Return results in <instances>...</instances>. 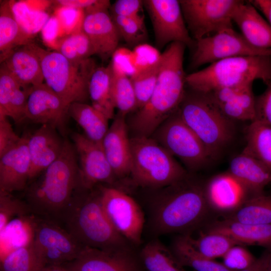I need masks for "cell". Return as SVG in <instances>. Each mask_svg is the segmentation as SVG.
<instances>
[{
  "label": "cell",
  "instance_id": "24",
  "mask_svg": "<svg viewBox=\"0 0 271 271\" xmlns=\"http://www.w3.org/2000/svg\"><path fill=\"white\" fill-rule=\"evenodd\" d=\"M228 172L245 189L249 197L263 194L265 187L271 183V172L243 152L231 159Z\"/></svg>",
  "mask_w": 271,
  "mask_h": 271
},
{
  "label": "cell",
  "instance_id": "38",
  "mask_svg": "<svg viewBox=\"0 0 271 271\" xmlns=\"http://www.w3.org/2000/svg\"><path fill=\"white\" fill-rule=\"evenodd\" d=\"M189 238L200 253L211 259L222 257L231 247L239 245L230 237L217 232L202 233L197 238L189 234Z\"/></svg>",
  "mask_w": 271,
  "mask_h": 271
},
{
  "label": "cell",
  "instance_id": "15",
  "mask_svg": "<svg viewBox=\"0 0 271 271\" xmlns=\"http://www.w3.org/2000/svg\"><path fill=\"white\" fill-rule=\"evenodd\" d=\"M135 247L103 250L84 247L76 258L62 265L70 271H146Z\"/></svg>",
  "mask_w": 271,
  "mask_h": 271
},
{
  "label": "cell",
  "instance_id": "41",
  "mask_svg": "<svg viewBox=\"0 0 271 271\" xmlns=\"http://www.w3.org/2000/svg\"><path fill=\"white\" fill-rule=\"evenodd\" d=\"M111 16L119 37L127 44L134 47L143 44L147 37L143 16L134 17Z\"/></svg>",
  "mask_w": 271,
  "mask_h": 271
},
{
  "label": "cell",
  "instance_id": "5",
  "mask_svg": "<svg viewBox=\"0 0 271 271\" xmlns=\"http://www.w3.org/2000/svg\"><path fill=\"white\" fill-rule=\"evenodd\" d=\"M271 82V56L229 58L186 75V83L194 91L208 93L216 89Z\"/></svg>",
  "mask_w": 271,
  "mask_h": 271
},
{
  "label": "cell",
  "instance_id": "12",
  "mask_svg": "<svg viewBox=\"0 0 271 271\" xmlns=\"http://www.w3.org/2000/svg\"><path fill=\"white\" fill-rule=\"evenodd\" d=\"M97 187L103 209L114 228L132 245H140L146 224L141 207L119 189L103 184Z\"/></svg>",
  "mask_w": 271,
  "mask_h": 271
},
{
  "label": "cell",
  "instance_id": "50",
  "mask_svg": "<svg viewBox=\"0 0 271 271\" xmlns=\"http://www.w3.org/2000/svg\"><path fill=\"white\" fill-rule=\"evenodd\" d=\"M81 9L61 7L56 12V17L60 24L62 30L70 32L74 29L79 21H83Z\"/></svg>",
  "mask_w": 271,
  "mask_h": 271
},
{
  "label": "cell",
  "instance_id": "37",
  "mask_svg": "<svg viewBox=\"0 0 271 271\" xmlns=\"http://www.w3.org/2000/svg\"><path fill=\"white\" fill-rule=\"evenodd\" d=\"M10 4L22 30L31 39L42 31L50 18L44 10L33 7L27 2L10 1Z\"/></svg>",
  "mask_w": 271,
  "mask_h": 271
},
{
  "label": "cell",
  "instance_id": "29",
  "mask_svg": "<svg viewBox=\"0 0 271 271\" xmlns=\"http://www.w3.org/2000/svg\"><path fill=\"white\" fill-rule=\"evenodd\" d=\"M112 71L110 63L106 67H95L89 81V98L91 105L108 119L114 117L115 108L111 92Z\"/></svg>",
  "mask_w": 271,
  "mask_h": 271
},
{
  "label": "cell",
  "instance_id": "51",
  "mask_svg": "<svg viewBox=\"0 0 271 271\" xmlns=\"http://www.w3.org/2000/svg\"><path fill=\"white\" fill-rule=\"evenodd\" d=\"M61 30L60 24L56 16L50 17L41 31L44 40L49 44L54 43Z\"/></svg>",
  "mask_w": 271,
  "mask_h": 271
},
{
  "label": "cell",
  "instance_id": "42",
  "mask_svg": "<svg viewBox=\"0 0 271 271\" xmlns=\"http://www.w3.org/2000/svg\"><path fill=\"white\" fill-rule=\"evenodd\" d=\"M160 63L161 61L156 66L138 72L130 78L136 97V109L144 107L150 100L157 81Z\"/></svg>",
  "mask_w": 271,
  "mask_h": 271
},
{
  "label": "cell",
  "instance_id": "18",
  "mask_svg": "<svg viewBox=\"0 0 271 271\" xmlns=\"http://www.w3.org/2000/svg\"><path fill=\"white\" fill-rule=\"evenodd\" d=\"M29 135L0 157V192L12 193L26 189L29 183L31 161Z\"/></svg>",
  "mask_w": 271,
  "mask_h": 271
},
{
  "label": "cell",
  "instance_id": "48",
  "mask_svg": "<svg viewBox=\"0 0 271 271\" xmlns=\"http://www.w3.org/2000/svg\"><path fill=\"white\" fill-rule=\"evenodd\" d=\"M264 91L255 97V119L271 126V82Z\"/></svg>",
  "mask_w": 271,
  "mask_h": 271
},
{
  "label": "cell",
  "instance_id": "20",
  "mask_svg": "<svg viewBox=\"0 0 271 271\" xmlns=\"http://www.w3.org/2000/svg\"><path fill=\"white\" fill-rule=\"evenodd\" d=\"M64 139L57 130L48 125H41L29 135L28 149L31 161L29 183L37 178L61 154Z\"/></svg>",
  "mask_w": 271,
  "mask_h": 271
},
{
  "label": "cell",
  "instance_id": "1",
  "mask_svg": "<svg viewBox=\"0 0 271 271\" xmlns=\"http://www.w3.org/2000/svg\"><path fill=\"white\" fill-rule=\"evenodd\" d=\"M151 198L147 208L146 226L152 238L167 234H191L202 224L211 210L204 185L189 175L162 188Z\"/></svg>",
  "mask_w": 271,
  "mask_h": 271
},
{
  "label": "cell",
  "instance_id": "40",
  "mask_svg": "<svg viewBox=\"0 0 271 271\" xmlns=\"http://www.w3.org/2000/svg\"><path fill=\"white\" fill-rule=\"evenodd\" d=\"M58 47V51L73 62H82L95 55L90 40L82 30L63 39Z\"/></svg>",
  "mask_w": 271,
  "mask_h": 271
},
{
  "label": "cell",
  "instance_id": "21",
  "mask_svg": "<svg viewBox=\"0 0 271 271\" xmlns=\"http://www.w3.org/2000/svg\"><path fill=\"white\" fill-rule=\"evenodd\" d=\"M125 116L118 112L101 143L116 178H122L130 173V140Z\"/></svg>",
  "mask_w": 271,
  "mask_h": 271
},
{
  "label": "cell",
  "instance_id": "47",
  "mask_svg": "<svg viewBox=\"0 0 271 271\" xmlns=\"http://www.w3.org/2000/svg\"><path fill=\"white\" fill-rule=\"evenodd\" d=\"M143 5V1L140 0H117L109 8L110 15L124 17L141 16Z\"/></svg>",
  "mask_w": 271,
  "mask_h": 271
},
{
  "label": "cell",
  "instance_id": "32",
  "mask_svg": "<svg viewBox=\"0 0 271 271\" xmlns=\"http://www.w3.org/2000/svg\"><path fill=\"white\" fill-rule=\"evenodd\" d=\"M32 39L22 30L16 20L10 1L1 3L0 7V52L1 63L17 46L31 43Z\"/></svg>",
  "mask_w": 271,
  "mask_h": 271
},
{
  "label": "cell",
  "instance_id": "28",
  "mask_svg": "<svg viewBox=\"0 0 271 271\" xmlns=\"http://www.w3.org/2000/svg\"><path fill=\"white\" fill-rule=\"evenodd\" d=\"M206 232L222 233L239 245H256L271 248V225L252 224L225 218L211 223Z\"/></svg>",
  "mask_w": 271,
  "mask_h": 271
},
{
  "label": "cell",
  "instance_id": "10",
  "mask_svg": "<svg viewBox=\"0 0 271 271\" xmlns=\"http://www.w3.org/2000/svg\"><path fill=\"white\" fill-rule=\"evenodd\" d=\"M155 132V140L191 169H200L212 159L204 145L182 120L178 111L168 117Z\"/></svg>",
  "mask_w": 271,
  "mask_h": 271
},
{
  "label": "cell",
  "instance_id": "35",
  "mask_svg": "<svg viewBox=\"0 0 271 271\" xmlns=\"http://www.w3.org/2000/svg\"><path fill=\"white\" fill-rule=\"evenodd\" d=\"M225 218L244 223L271 225V195L263 193L248 198Z\"/></svg>",
  "mask_w": 271,
  "mask_h": 271
},
{
  "label": "cell",
  "instance_id": "13",
  "mask_svg": "<svg viewBox=\"0 0 271 271\" xmlns=\"http://www.w3.org/2000/svg\"><path fill=\"white\" fill-rule=\"evenodd\" d=\"M260 55L271 56V49L254 47L230 28L195 41L191 66L197 68L229 58Z\"/></svg>",
  "mask_w": 271,
  "mask_h": 271
},
{
  "label": "cell",
  "instance_id": "34",
  "mask_svg": "<svg viewBox=\"0 0 271 271\" xmlns=\"http://www.w3.org/2000/svg\"><path fill=\"white\" fill-rule=\"evenodd\" d=\"M146 271H186L171 249L158 238H152L139 250Z\"/></svg>",
  "mask_w": 271,
  "mask_h": 271
},
{
  "label": "cell",
  "instance_id": "36",
  "mask_svg": "<svg viewBox=\"0 0 271 271\" xmlns=\"http://www.w3.org/2000/svg\"><path fill=\"white\" fill-rule=\"evenodd\" d=\"M45 267L32 239L1 258V271H42Z\"/></svg>",
  "mask_w": 271,
  "mask_h": 271
},
{
  "label": "cell",
  "instance_id": "52",
  "mask_svg": "<svg viewBox=\"0 0 271 271\" xmlns=\"http://www.w3.org/2000/svg\"><path fill=\"white\" fill-rule=\"evenodd\" d=\"M270 255L271 251L265 252L256 258L255 262L249 267L234 271H266L269 264Z\"/></svg>",
  "mask_w": 271,
  "mask_h": 271
},
{
  "label": "cell",
  "instance_id": "45",
  "mask_svg": "<svg viewBox=\"0 0 271 271\" xmlns=\"http://www.w3.org/2000/svg\"><path fill=\"white\" fill-rule=\"evenodd\" d=\"M132 52L135 61V74L156 66L160 63L162 56L156 48L146 43L134 47Z\"/></svg>",
  "mask_w": 271,
  "mask_h": 271
},
{
  "label": "cell",
  "instance_id": "7",
  "mask_svg": "<svg viewBox=\"0 0 271 271\" xmlns=\"http://www.w3.org/2000/svg\"><path fill=\"white\" fill-rule=\"evenodd\" d=\"M178 112L212 159H216L234 138L233 121L222 113L207 94L194 91L185 94Z\"/></svg>",
  "mask_w": 271,
  "mask_h": 271
},
{
  "label": "cell",
  "instance_id": "3",
  "mask_svg": "<svg viewBox=\"0 0 271 271\" xmlns=\"http://www.w3.org/2000/svg\"><path fill=\"white\" fill-rule=\"evenodd\" d=\"M77 154L68 139L62 152L27 188L26 200L32 215L60 224L79 186Z\"/></svg>",
  "mask_w": 271,
  "mask_h": 271
},
{
  "label": "cell",
  "instance_id": "33",
  "mask_svg": "<svg viewBox=\"0 0 271 271\" xmlns=\"http://www.w3.org/2000/svg\"><path fill=\"white\" fill-rule=\"evenodd\" d=\"M245 135L246 144L242 152L257 159L271 172V126L254 120L247 126Z\"/></svg>",
  "mask_w": 271,
  "mask_h": 271
},
{
  "label": "cell",
  "instance_id": "44",
  "mask_svg": "<svg viewBox=\"0 0 271 271\" xmlns=\"http://www.w3.org/2000/svg\"><path fill=\"white\" fill-rule=\"evenodd\" d=\"M222 258L223 264L232 270L245 269L251 266L256 260L250 251L240 245L231 247Z\"/></svg>",
  "mask_w": 271,
  "mask_h": 271
},
{
  "label": "cell",
  "instance_id": "39",
  "mask_svg": "<svg viewBox=\"0 0 271 271\" xmlns=\"http://www.w3.org/2000/svg\"><path fill=\"white\" fill-rule=\"evenodd\" d=\"M111 92L118 113L125 116L137 109L136 95L130 77L112 71Z\"/></svg>",
  "mask_w": 271,
  "mask_h": 271
},
{
  "label": "cell",
  "instance_id": "22",
  "mask_svg": "<svg viewBox=\"0 0 271 271\" xmlns=\"http://www.w3.org/2000/svg\"><path fill=\"white\" fill-rule=\"evenodd\" d=\"M253 83L215 90L207 94L222 113L232 121L255 119Z\"/></svg>",
  "mask_w": 271,
  "mask_h": 271
},
{
  "label": "cell",
  "instance_id": "31",
  "mask_svg": "<svg viewBox=\"0 0 271 271\" xmlns=\"http://www.w3.org/2000/svg\"><path fill=\"white\" fill-rule=\"evenodd\" d=\"M189 235L179 234L172 240L170 247L182 266L190 267L196 271H234L202 255L191 244Z\"/></svg>",
  "mask_w": 271,
  "mask_h": 271
},
{
  "label": "cell",
  "instance_id": "25",
  "mask_svg": "<svg viewBox=\"0 0 271 271\" xmlns=\"http://www.w3.org/2000/svg\"><path fill=\"white\" fill-rule=\"evenodd\" d=\"M245 40L255 47L271 49V27L249 1H241L233 16Z\"/></svg>",
  "mask_w": 271,
  "mask_h": 271
},
{
  "label": "cell",
  "instance_id": "30",
  "mask_svg": "<svg viewBox=\"0 0 271 271\" xmlns=\"http://www.w3.org/2000/svg\"><path fill=\"white\" fill-rule=\"evenodd\" d=\"M69 115L83 129L89 140L101 143L107 132L108 119L91 105L85 102H73L70 104Z\"/></svg>",
  "mask_w": 271,
  "mask_h": 271
},
{
  "label": "cell",
  "instance_id": "8",
  "mask_svg": "<svg viewBox=\"0 0 271 271\" xmlns=\"http://www.w3.org/2000/svg\"><path fill=\"white\" fill-rule=\"evenodd\" d=\"M29 45L40 60L44 83L69 105L85 102L89 79L96 67L94 62L89 58L73 62L58 51H47L33 43Z\"/></svg>",
  "mask_w": 271,
  "mask_h": 271
},
{
  "label": "cell",
  "instance_id": "23",
  "mask_svg": "<svg viewBox=\"0 0 271 271\" xmlns=\"http://www.w3.org/2000/svg\"><path fill=\"white\" fill-rule=\"evenodd\" d=\"M204 189L210 209L227 214L248 198L245 189L228 172L212 177Z\"/></svg>",
  "mask_w": 271,
  "mask_h": 271
},
{
  "label": "cell",
  "instance_id": "43",
  "mask_svg": "<svg viewBox=\"0 0 271 271\" xmlns=\"http://www.w3.org/2000/svg\"><path fill=\"white\" fill-rule=\"evenodd\" d=\"M29 214L32 213L25 201L15 197L12 193L0 192L1 234L15 216H28Z\"/></svg>",
  "mask_w": 271,
  "mask_h": 271
},
{
  "label": "cell",
  "instance_id": "54",
  "mask_svg": "<svg viewBox=\"0 0 271 271\" xmlns=\"http://www.w3.org/2000/svg\"><path fill=\"white\" fill-rule=\"evenodd\" d=\"M42 271H70L62 265H47Z\"/></svg>",
  "mask_w": 271,
  "mask_h": 271
},
{
  "label": "cell",
  "instance_id": "14",
  "mask_svg": "<svg viewBox=\"0 0 271 271\" xmlns=\"http://www.w3.org/2000/svg\"><path fill=\"white\" fill-rule=\"evenodd\" d=\"M144 6L150 17L157 47L173 42L188 47L195 44L187 29L179 1L146 0Z\"/></svg>",
  "mask_w": 271,
  "mask_h": 271
},
{
  "label": "cell",
  "instance_id": "49",
  "mask_svg": "<svg viewBox=\"0 0 271 271\" xmlns=\"http://www.w3.org/2000/svg\"><path fill=\"white\" fill-rule=\"evenodd\" d=\"M7 117L0 116V157L14 147L20 141Z\"/></svg>",
  "mask_w": 271,
  "mask_h": 271
},
{
  "label": "cell",
  "instance_id": "4",
  "mask_svg": "<svg viewBox=\"0 0 271 271\" xmlns=\"http://www.w3.org/2000/svg\"><path fill=\"white\" fill-rule=\"evenodd\" d=\"M60 224L84 247L110 250L133 245L112 225L97 186L91 190L77 188Z\"/></svg>",
  "mask_w": 271,
  "mask_h": 271
},
{
  "label": "cell",
  "instance_id": "46",
  "mask_svg": "<svg viewBox=\"0 0 271 271\" xmlns=\"http://www.w3.org/2000/svg\"><path fill=\"white\" fill-rule=\"evenodd\" d=\"M110 63L112 71L131 78L136 73L135 61L132 50L118 48L113 54Z\"/></svg>",
  "mask_w": 271,
  "mask_h": 271
},
{
  "label": "cell",
  "instance_id": "53",
  "mask_svg": "<svg viewBox=\"0 0 271 271\" xmlns=\"http://www.w3.org/2000/svg\"><path fill=\"white\" fill-rule=\"evenodd\" d=\"M249 2L264 14L271 27V0H254Z\"/></svg>",
  "mask_w": 271,
  "mask_h": 271
},
{
  "label": "cell",
  "instance_id": "6",
  "mask_svg": "<svg viewBox=\"0 0 271 271\" xmlns=\"http://www.w3.org/2000/svg\"><path fill=\"white\" fill-rule=\"evenodd\" d=\"M130 175L135 185L157 190L188 176L186 170L155 140L145 136L130 139Z\"/></svg>",
  "mask_w": 271,
  "mask_h": 271
},
{
  "label": "cell",
  "instance_id": "11",
  "mask_svg": "<svg viewBox=\"0 0 271 271\" xmlns=\"http://www.w3.org/2000/svg\"><path fill=\"white\" fill-rule=\"evenodd\" d=\"M183 17L195 41L233 28L232 16L240 0H181Z\"/></svg>",
  "mask_w": 271,
  "mask_h": 271
},
{
  "label": "cell",
  "instance_id": "26",
  "mask_svg": "<svg viewBox=\"0 0 271 271\" xmlns=\"http://www.w3.org/2000/svg\"><path fill=\"white\" fill-rule=\"evenodd\" d=\"M32 87L19 83L2 64L0 68V116L11 117L17 123L24 121L27 101Z\"/></svg>",
  "mask_w": 271,
  "mask_h": 271
},
{
  "label": "cell",
  "instance_id": "17",
  "mask_svg": "<svg viewBox=\"0 0 271 271\" xmlns=\"http://www.w3.org/2000/svg\"><path fill=\"white\" fill-rule=\"evenodd\" d=\"M69 105L43 83L32 88L27 101L25 120L48 125L64 133L69 116Z\"/></svg>",
  "mask_w": 271,
  "mask_h": 271
},
{
  "label": "cell",
  "instance_id": "16",
  "mask_svg": "<svg viewBox=\"0 0 271 271\" xmlns=\"http://www.w3.org/2000/svg\"><path fill=\"white\" fill-rule=\"evenodd\" d=\"M79 160L80 187L91 190L102 184L111 186L117 179L106 157L101 143L91 141L84 134L72 135Z\"/></svg>",
  "mask_w": 271,
  "mask_h": 271
},
{
  "label": "cell",
  "instance_id": "27",
  "mask_svg": "<svg viewBox=\"0 0 271 271\" xmlns=\"http://www.w3.org/2000/svg\"><path fill=\"white\" fill-rule=\"evenodd\" d=\"M2 64L22 85L32 87L44 83L40 60L29 44L14 49Z\"/></svg>",
  "mask_w": 271,
  "mask_h": 271
},
{
  "label": "cell",
  "instance_id": "2",
  "mask_svg": "<svg viewBox=\"0 0 271 271\" xmlns=\"http://www.w3.org/2000/svg\"><path fill=\"white\" fill-rule=\"evenodd\" d=\"M185 47L183 43L173 42L162 53L160 71L152 96L131 119L130 127L135 136L150 137L180 106L185 96Z\"/></svg>",
  "mask_w": 271,
  "mask_h": 271
},
{
  "label": "cell",
  "instance_id": "19",
  "mask_svg": "<svg viewBox=\"0 0 271 271\" xmlns=\"http://www.w3.org/2000/svg\"><path fill=\"white\" fill-rule=\"evenodd\" d=\"M81 30L102 59L111 57L118 48L120 37L108 9L85 12Z\"/></svg>",
  "mask_w": 271,
  "mask_h": 271
},
{
  "label": "cell",
  "instance_id": "9",
  "mask_svg": "<svg viewBox=\"0 0 271 271\" xmlns=\"http://www.w3.org/2000/svg\"><path fill=\"white\" fill-rule=\"evenodd\" d=\"M32 216L29 219L31 239L45 266L62 265L78 256L84 247L61 224Z\"/></svg>",
  "mask_w": 271,
  "mask_h": 271
},
{
  "label": "cell",
  "instance_id": "55",
  "mask_svg": "<svg viewBox=\"0 0 271 271\" xmlns=\"http://www.w3.org/2000/svg\"><path fill=\"white\" fill-rule=\"evenodd\" d=\"M266 271H271V255H270L269 264Z\"/></svg>",
  "mask_w": 271,
  "mask_h": 271
}]
</instances>
